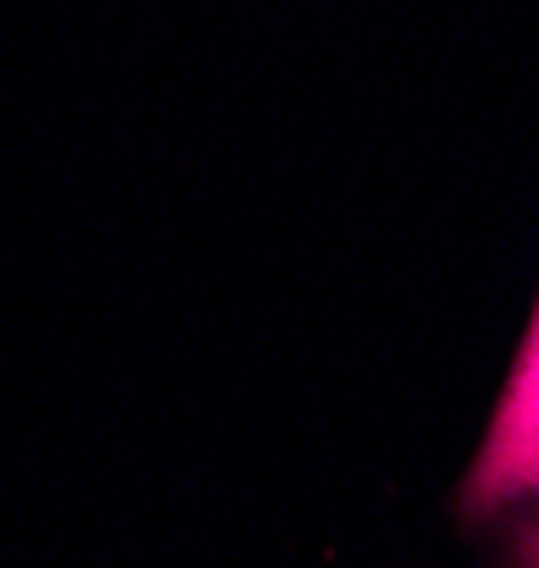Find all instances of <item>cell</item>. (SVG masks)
<instances>
[{"label": "cell", "mask_w": 539, "mask_h": 568, "mask_svg": "<svg viewBox=\"0 0 539 568\" xmlns=\"http://www.w3.org/2000/svg\"><path fill=\"white\" fill-rule=\"evenodd\" d=\"M528 500L539 506V302L517 342L495 420L466 471V511H511Z\"/></svg>", "instance_id": "1"}, {"label": "cell", "mask_w": 539, "mask_h": 568, "mask_svg": "<svg viewBox=\"0 0 539 568\" xmlns=\"http://www.w3.org/2000/svg\"><path fill=\"white\" fill-rule=\"evenodd\" d=\"M522 568H539V524L522 535Z\"/></svg>", "instance_id": "2"}]
</instances>
